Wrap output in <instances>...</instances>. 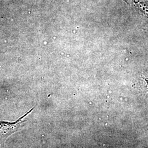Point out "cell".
<instances>
[{"mask_svg":"<svg viewBox=\"0 0 148 148\" xmlns=\"http://www.w3.org/2000/svg\"><path fill=\"white\" fill-rule=\"evenodd\" d=\"M27 114L28 113L16 122H2L0 123V146L10 134L15 132L17 130L21 127L25 122V117Z\"/></svg>","mask_w":148,"mask_h":148,"instance_id":"obj_1","label":"cell"},{"mask_svg":"<svg viewBox=\"0 0 148 148\" xmlns=\"http://www.w3.org/2000/svg\"><path fill=\"white\" fill-rule=\"evenodd\" d=\"M144 82H145V88H146V90H147V91H148V74H146L144 76Z\"/></svg>","mask_w":148,"mask_h":148,"instance_id":"obj_2","label":"cell"}]
</instances>
